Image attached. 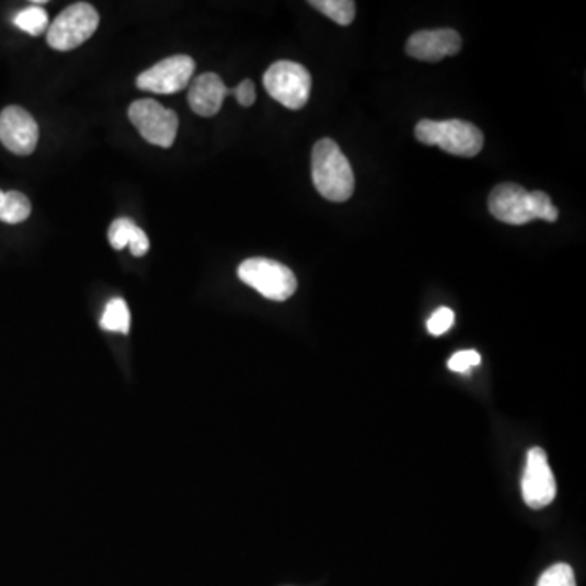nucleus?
<instances>
[{
	"label": "nucleus",
	"instance_id": "obj_11",
	"mask_svg": "<svg viewBox=\"0 0 586 586\" xmlns=\"http://www.w3.org/2000/svg\"><path fill=\"white\" fill-rule=\"evenodd\" d=\"M461 36L450 28L422 30L407 39L406 53L424 62H438L461 51Z\"/></svg>",
	"mask_w": 586,
	"mask_h": 586
},
{
	"label": "nucleus",
	"instance_id": "obj_16",
	"mask_svg": "<svg viewBox=\"0 0 586 586\" xmlns=\"http://www.w3.org/2000/svg\"><path fill=\"white\" fill-rule=\"evenodd\" d=\"M13 25L32 36L48 32L49 16L43 7H26L13 16Z\"/></svg>",
	"mask_w": 586,
	"mask_h": 586
},
{
	"label": "nucleus",
	"instance_id": "obj_9",
	"mask_svg": "<svg viewBox=\"0 0 586 586\" xmlns=\"http://www.w3.org/2000/svg\"><path fill=\"white\" fill-rule=\"evenodd\" d=\"M521 494L525 504L532 510H541L552 504L558 494V485L549 467L548 455L542 448L528 451L527 467L521 479Z\"/></svg>",
	"mask_w": 586,
	"mask_h": 586
},
{
	"label": "nucleus",
	"instance_id": "obj_15",
	"mask_svg": "<svg viewBox=\"0 0 586 586\" xmlns=\"http://www.w3.org/2000/svg\"><path fill=\"white\" fill-rule=\"evenodd\" d=\"M100 326H102V330L110 331V333H129L130 313L123 298H113V300L108 301L105 313L100 320Z\"/></svg>",
	"mask_w": 586,
	"mask_h": 586
},
{
	"label": "nucleus",
	"instance_id": "obj_6",
	"mask_svg": "<svg viewBox=\"0 0 586 586\" xmlns=\"http://www.w3.org/2000/svg\"><path fill=\"white\" fill-rule=\"evenodd\" d=\"M263 82L266 92L292 112L303 108L310 99V72L307 67L292 60L273 64L264 73Z\"/></svg>",
	"mask_w": 586,
	"mask_h": 586
},
{
	"label": "nucleus",
	"instance_id": "obj_21",
	"mask_svg": "<svg viewBox=\"0 0 586 586\" xmlns=\"http://www.w3.org/2000/svg\"><path fill=\"white\" fill-rule=\"evenodd\" d=\"M230 95H234L237 102L244 108H250L256 102V87L251 80H243L240 85L230 89Z\"/></svg>",
	"mask_w": 586,
	"mask_h": 586
},
{
	"label": "nucleus",
	"instance_id": "obj_1",
	"mask_svg": "<svg viewBox=\"0 0 586 586\" xmlns=\"http://www.w3.org/2000/svg\"><path fill=\"white\" fill-rule=\"evenodd\" d=\"M489 210L495 219L508 226H525L531 220L555 222L559 210L542 191H528L520 184L502 183L489 196Z\"/></svg>",
	"mask_w": 586,
	"mask_h": 586
},
{
	"label": "nucleus",
	"instance_id": "obj_3",
	"mask_svg": "<svg viewBox=\"0 0 586 586\" xmlns=\"http://www.w3.org/2000/svg\"><path fill=\"white\" fill-rule=\"evenodd\" d=\"M415 137L425 146H437L444 152L467 159L478 156L484 147L481 129L461 119L421 120L415 126Z\"/></svg>",
	"mask_w": 586,
	"mask_h": 586
},
{
	"label": "nucleus",
	"instance_id": "obj_20",
	"mask_svg": "<svg viewBox=\"0 0 586 586\" xmlns=\"http://www.w3.org/2000/svg\"><path fill=\"white\" fill-rule=\"evenodd\" d=\"M481 364V355L475 351L457 352L453 357L448 360V368L457 371V374H467L469 368L478 367Z\"/></svg>",
	"mask_w": 586,
	"mask_h": 586
},
{
	"label": "nucleus",
	"instance_id": "obj_2",
	"mask_svg": "<svg viewBox=\"0 0 586 586\" xmlns=\"http://www.w3.org/2000/svg\"><path fill=\"white\" fill-rule=\"evenodd\" d=\"M311 177L318 193L331 203H346L354 194V170L333 139H321L314 143Z\"/></svg>",
	"mask_w": 586,
	"mask_h": 586
},
{
	"label": "nucleus",
	"instance_id": "obj_13",
	"mask_svg": "<svg viewBox=\"0 0 586 586\" xmlns=\"http://www.w3.org/2000/svg\"><path fill=\"white\" fill-rule=\"evenodd\" d=\"M108 240L110 243H112V246L117 251L129 246L130 253L137 257L143 256V254H147V251L150 250L149 237H147L146 232H143L142 229H139L133 220L126 219V217L116 219L115 222L110 226Z\"/></svg>",
	"mask_w": 586,
	"mask_h": 586
},
{
	"label": "nucleus",
	"instance_id": "obj_5",
	"mask_svg": "<svg viewBox=\"0 0 586 586\" xmlns=\"http://www.w3.org/2000/svg\"><path fill=\"white\" fill-rule=\"evenodd\" d=\"M241 283L263 297L286 301L297 292V277L289 267L267 257H250L238 266Z\"/></svg>",
	"mask_w": 586,
	"mask_h": 586
},
{
	"label": "nucleus",
	"instance_id": "obj_10",
	"mask_svg": "<svg viewBox=\"0 0 586 586\" xmlns=\"http://www.w3.org/2000/svg\"><path fill=\"white\" fill-rule=\"evenodd\" d=\"M39 129L35 117L20 106H7L0 113V142L15 156H32L38 146Z\"/></svg>",
	"mask_w": 586,
	"mask_h": 586
},
{
	"label": "nucleus",
	"instance_id": "obj_14",
	"mask_svg": "<svg viewBox=\"0 0 586 586\" xmlns=\"http://www.w3.org/2000/svg\"><path fill=\"white\" fill-rule=\"evenodd\" d=\"M32 214V203L25 194L19 191H7L3 193L0 189V222L15 223L25 222Z\"/></svg>",
	"mask_w": 586,
	"mask_h": 586
},
{
	"label": "nucleus",
	"instance_id": "obj_7",
	"mask_svg": "<svg viewBox=\"0 0 586 586\" xmlns=\"http://www.w3.org/2000/svg\"><path fill=\"white\" fill-rule=\"evenodd\" d=\"M129 119L143 140L152 146L170 149L175 143L177 116L172 110L160 105L156 100H137L129 106Z\"/></svg>",
	"mask_w": 586,
	"mask_h": 586
},
{
	"label": "nucleus",
	"instance_id": "obj_8",
	"mask_svg": "<svg viewBox=\"0 0 586 586\" xmlns=\"http://www.w3.org/2000/svg\"><path fill=\"white\" fill-rule=\"evenodd\" d=\"M194 70H196V62L189 56H172L143 70L137 77L136 83L143 92L172 95L189 85Z\"/></svg>",
	"mask_w": 586,
	"mask_h": 586
},
{
	"label": "nucleus",
	"instance_id": "obj_12",
	"mask_svg": "<svg viewBox=\"0 0 586 586\" xmlns=\"http://www.w3.org/2000/svg\"><path fill=\"white\" fill-rule=\"evenodd\" d=\"M227 95H230V89H227L223 80L217 73L207 72L193 80L187 102L196 115L210 117L220 112Z\"/></svg>",
	"mask_w": 586,
	"mask_h": 586
},
{
	"label": "nucleus",
	"instance_id": "obj_19",
	"mask_svg": "<svg viewBox=\"0 0 586 586\" xmlns=\"http://www.w3.org/2000/svg\"><path fill=\"white\" fill-rule=\"evenodd\" d=\"M455 324V313L450 308L441 307L432 314L430 320L427 321V330L432 336H441L451 330Z\"/></svg>",
	"mask_w": 586,
	"mask_h": 586
},
{
	"label": "nucleus",
	"instance_id": "obj_17",
	"mask_svg": "<svg viewBox=\"0 0 586 586\" xmlns=\"http://www.w3.org/2000/svg\"><path fill=\"white\" fill-rule=\"evenodd\" d=\"M311 7L341 26H349L355 19V2L352 0H311Z\"/></svg>",
	"mask_w": 586,
	"mask_h": 586
},
{
	"label": "nucleus",
	"instance_id": "obj_4",
	"mask_svg": "<svg viewBox=\"0 0 586 586\" xmlns=\"http://www.w3.org/2000/svg\"><path fill=\"white\" fill-rule=\"evenodd\" d=\"M100 15L89 2H77L64 9L49 23L48 45L56 51H72L95 35Z\"/></svg>",
	"mask_w": 586,
	"mask_h": 586
},
{
	"label": "nucleus",
	"instance_id": "obj_18",
	"mask_svg": "<svg viewBox=\"0 0 586 586\" xmlns=\"http://www.w3.org/2000/svg\"><path fill=\"white\" fill-rule=\"evenodd\" d=\"M538 586H577L571 565L555 564L539 578Z\"/></svg>",
	"mask_w": 586,
	"mask_h": 586
}]
</instances>
